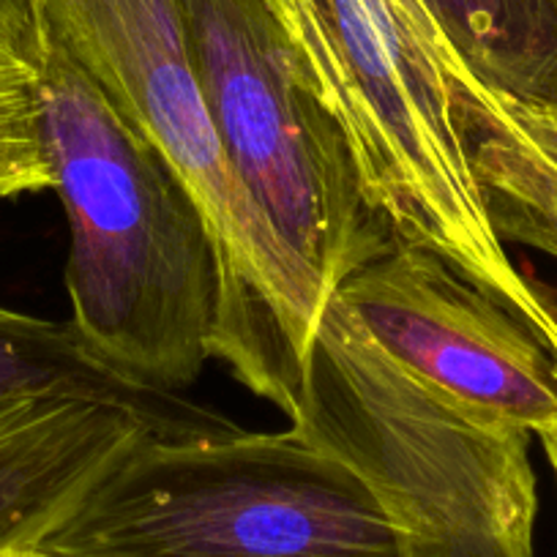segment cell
<instances>
[{"label":"cell","mask_w":557,"mask_h":557,"mask_svg":"<svg viewBox=\"0 0 557 557\" xmlns=\"http://www.w3.org/2000/svg\"><path fill=\"white\" fill-rule=\"evenodd\" d=\"M41 137L72 230L69 323L126 377L184 394L216 358L222 260L168 159L47 30Z\"/></svg>","instance_id":"1"},{"label":"cell","mask_w":557,"mask_h":557,"mask_svg":"<svg viewBox=\"0 0 557 557\" xmlns=\"http://www.w3.org/2000/svg\"><path fill=\"white\" fill-rule=\"evenodd\" d=\"M350 146L374 211L541 339L549 312L490 222L454 107L459 52L424 0H268Z\"/></svg>","instance_id":"2"},{"label":"cell","mask_w":557,"mask_h":557,"mask_svg":"<svg viewBox=\"0 0 557 557\" xmlns=\"http://www.w3.org/2000/svg\"><path fill=\"white\" fill-rule=\"evenodd\" d=\"M41 9L47 30L200 202L224 276L216 361L290 418L329 296L235 175L191 66L178 0H41Z\"/></svg>","instance_id":"3"},{"label":"cell","mask_w":557,"mask_h":557,"mask_svg":"<svg viewBox=\"0 0 557 557\" xmlns=\"http://www.w3.org/2000/svg\"><path fill=\"white\" fill-rule=\"evenodd\" d=\"M290 424L347 465L405 557H533L530 432L418 380L329 298Z\"/></svg>","instance_id":"4"},{"label":"cell","mask_w":557,"mask_h":557,"mask_svg":"<svg viewBox=\"0 0 557 557\" xmlns=\"http://www.w3.org/2000/svg\"><path fill=\"white\" fill-rule=\"evenodd\" d=\"M52 557H405L369 486L296 426L139 432L41 535Z\"/></svg>","instance_id":"5"},{"label":"cell","mask_w":557,"mask_h":557,"mask_svg":"<svg viewBox=\"0 0 557 557\" xmlns=\"http://www.w3.org/2000/svg\"><path fill=\"white\" fill-rule=\"evenodd\" d=\"M191 66L235 175L325 296L394 246L350 146L268 0H178Z\"/></svg>","instance_id":"6"},{"label":"cell","mask_w":557,"mask_h":557,"mask_svg":"<svg viewBox=\"0 0 557 557\" xmlns=\"http://www.w3.org/2000/svg\"><path fill=\"white\" fill-rule=\"evenodd\" d=\"M334 296L385 356L432 388L530 435L557 424L552 352L443 257L396 238Z\"/></svg>","instance_id":"7"},{"label":"cell","mask_w":557,"mask_h":557,"mask_svg":"<svg viewBox=\"0 0 557 557\" xmlns=\"http://www.w3.org/2000/svg\"><path fill=\"white\" fill-rule=\"evenodd\" d=\"M139 432L148 430L132 412L99 401H3L0 552L39 544Z\"/></svg>","instance_id":"8"},{"label":"cell","mask_w":557,"mask_h":557,"mask_svg":"<svg viewBox=\"0 0 557 557\" xmlns=\"http://www.w3.org/2000/svg\"><path fill=\"white\" fill-rule=\"evenodd\" d=\"M454 107L490 222L503 244L557 246V112L454 66Z\"/></svg>","instance_id":"9"},{"label":"cell","mask_w":557,"mask_h":557,"mask_svg":"<svg viewBox=\"0 0 557 557\" xmlns=\"http://www.w3.org/2000/svg\"><path fill=\"white\" fill-rule=\"evenodd\" d=\"M20 399H83L132 412L151 435L170 441L238 432L227 416L126 377L90 350L72 323L0 307V405Z\"/></svg>","instance_id":"10"},{"label":"cell","mask_w":557,"mask_h":557,"mask_svg":"<svg viewBox=\"0 0 557 557\" xmlns=\"http://www.w3.org/2000/svg\"><path fill=\"white\" fill-rule=\"evenodd\" d=\"M470 69L495 88L557 107L555 0H424Z\"/></svg>","instance_id":"11"},{"label":"cell","mask_w":557,"mask_h":557,"mask_svg":"<svg viewBox=\"0 0 557 557\" xmlns=\"http://www.w3.org/2000/svg\"><path fill=\"white\" fill-rule=\"evenodd\" d=\"M0 168L25 178L34 191L55 189L41 137L36 69L0 58Z\"/></svg>","instance_id":"12"},{"label":"cell","mask_w":557,"mask_h":557,"mask_svg":"<svg viewBox=\"0 0 557 557\" xmlns=\"http://www.w3.org/2000/svg\"><path fill=\"white\" fill-rule=\"evenodd\" d=\"M45 52L41 0H0V58L39 69Z\"/></svg>","instance_id":"13"},{"label":"cell","mask_w":557,"mask_h":557,"mask_svg":"<svg viewBox=\"0 0 557 557\" xmlns=\"http://www.w3.org/2000/svg\"><path fill=\"white\" fill-rule=\"evenodd\" d=\"M549 257H555L557 260V246L549 251ZM530 285H533V293L541 301V307H544L546 312H549V318L557 323V285H546V282H539V278L533 276H530Z\"/></svg>","instance_id":"14"},{"label":"cell","mask_w":557,"mask_h":557,"mask_svg":"<svg viewBox=\"0 0 557 557\" xmlns=\"http://www.w3.org/2000/svg\"><path fill=\"white\" fill-rule=\"evenodd\" d=\"M539 441H541V446H544L546 462H549L552 473H555V481H557V424L549 426V430L541 432Z\"/></svg>","instance_id":"15"},{"label":"cell","mask_w":557,"mask_h":557,"mask_svg":"<svg viewBox=\"0 0 557 557\" xmlns=\"http://www.w3.org/2000/svg\"><path fill=\"white\" fill-rule=\"evenodd\" d=\"M0 557H52V555H47V552L39 549V546H14V549L0 552Z\"/></svg>","instance_id":"16"},{"label":"cell","mask_w":557,"mask_h":557,"mask_svg":"<svg viewBox=\"0 0 557 557\" xmlns=\"http://www.w3.org/2000/svg\"><path fill=\"white\" fill-rule=\"evenodd\" d=\"M541 342H544L546 350H549L552 358H555V374H557V323L546 325L544 334H541Z\"/></svg>","instance_id":"17"},{"label":"cell","mask_w":557,"mask_h":557,"mask_svg":"<svg viewBox=\"0 0 557 557\" xmlns=\"http://www.w3.org/2000/svg\"><path fill=\"white\" fill-rule=\"evenodd\" d=\"M552 110H555V112H557V107H552Z\"/></svg>","instance_id":"18"},{"label":"cell","mask_w":557,"mask_h":557,"mask_svg":"<svg viewBox=\"0 0 557 557\" xmlns=\"http://www.w3.org/2000/svg\"><path fill=\"white\" fill-rule=\"evenodd\" d=\"M555 3H557V0H555Z\"/></svg>","instance_id":"19"}]
</instances>
